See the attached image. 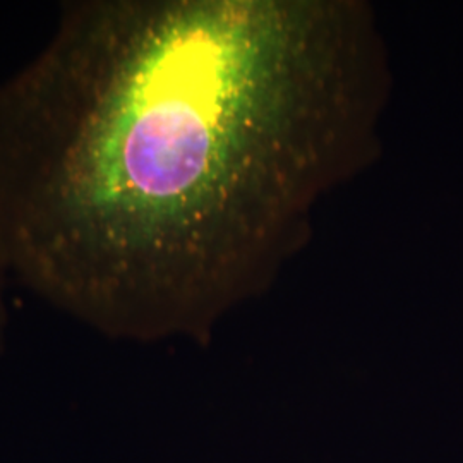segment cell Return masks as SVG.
<instances>
[{"label":"cell","instance_id":"1","mask_svg":"<svg viewBox=\"0 0 463 463\" xmlns=\"http://www.w3.org/2000/svg\"><path fill=\"white\" fill-rule=\"evenodd\" d=\"M386 95L357 2H64L0 81L11 280L112 338H203L373 156Z\"/></svg>","mask_w":463,"mask_h":463},{"label":"cell","instance_id":"2","mask_svg":"<svg viewBox=\"0 0 463 463\" xmlns=\"http://www.w3.org/2000/svg\"><path fill=\"white\" fill-rule=\"evenodd\" d=\"M11 280L9 269L5 266V261L2 258L0 252V354L4 350V344H5V330H7V298H5V292H7V285Z\"/></svg>","mask_w":463,"mask_h":463}]
</instances>
